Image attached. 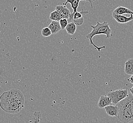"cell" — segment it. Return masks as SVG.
Masks as SVG:
<instances>
[{
  "label": "cell",
  "mask_w": 133,
  "mask_h": 123,
  "mask_svg": "<svg viewBox=\"0 0 133 123\" xmlns=\"http://www.w3.org/2000/svg\"><path fill=\"white\" fill-rule=\"evenodd\" d=\"M128 94V89H119L110 91L108 93V96L112 100V103L117 105L120 101L127 98Z\"/></svg>",
  "instance_id": "4"
},
{
  "label": "cell",
  "mask_w": 133,
  "mask_h": 123,
  "mask_svg": "<svg viewBox=\"0 0 133 123\" xmlns=\"http://www.w3.org/2000/svg\"><path fill=\"white\" fill-rule=\"evenodd\" d=\"M113 13L118 14V15H123L124 14H127L130 15H133V11L130 9L125 8L122 6H118V7L115 9L113 12Z\"/></svg>",
  "instance_id": "12"
},
{
  "label": "cell",
  "mask_w": 133,
  "mask_h": 123,
  "mask_svg": "<svg viewBox=\"0 0 133 123\" xmlns=\"http://www.w3.org/2000/svg\"><path fill=\"white\" fill-rule=\"evenodd\" d=\"M84 1L88 2L90 3L91 8H93V6L92 4V0H65L66 2L63 3V5L66 6L68 3H69L71 4V6L72 9L73 10V12L72 13L71 16L70 17L69 20L70 21H72L73 20V15L77 11V9L79 7V3L80 1Z\"/></svg>",
  "instance_id": "5"
},
{
  "label": "cell",
  "mask_w": 133,
  "mask_h": 123,
  "mask_svg": "<svg viewBox=\"0 0 133 123\" xmlns=\"http://www.w3.org/2000/svg\"><path fill=\"white\" fill-rule=\"evenodd\" d=\"M41 34L44 37H48L50 36L52 34V33L48 27H45L42 30Z\"/></svg>",
  "instance_id": "15"
},
{
  "label": "cell",
  "mask_w": 133,
  "mask_h": 123,
  "mask_svg": "<svg viewBox=\"0 0 133 123\" xmlns=\"http://www.w3.org/2000/svg\"><path fill=\"white\" fill-rule=\"evenodd\" d=\"M48 27L51 30L52 34H56L62 30L59 22L57 21H52Z\"/></svg>",
  "instance_id": "10"
},
{
  "label": "cell",
  "mask_w": 133,
  "mask_h": 123,
  "mask_svg": "<svg viewBox=\"0 0 133 123\" xmlns=\"http://www.w3.org/2000/svg\"><path fill=\"white\" fill-rule=\"evenodd\" d=\"M77 26L75 25L74 22H71L68 23L67 26L65 30H66L67 33L69 35H74L76 31Z\"/></svg>",
  "instance_id": "13"
},
{
  "label": "cell",
  "mask_w": 133,
  "mask_h": 123,
  "mask_svg": "<svg viewBox=\"0 0 133 123\" xmlns=\"http://www.w3.org/2000/svg\"><path fill=\"white\" fill-rule=\"evenodd\" d=\"M129 91H130V93L133 96V86L131 88H130Z\"/></svg>",
  "instance_id": "19"
},
{
  "label": "cell",
  "mask_w": 133,
  "mask_h": 123,
  "mask_svg": "<svg viewBox=\"0 0 133 123\" xmlns=\"http://www.w3.org/2000/svg\"><path fill=\"white\" fill-rule=\"evenodd\" d=\"M112 17L117 23L121 24L127 23L133 20V15H130L129 17H128L127 16H123L122 15H118L113 13Z\"/></svg>",
  "instance_id": "7"
},
{
  "label": "cell",
  "mask_w": 133,
  "mask_h": 123,
  "mask_svg": "<svg viewBox=\"0 0 133 123\" xmlns=\"http://www.w3.org/2000/svg\"><path fill=\"white\" fill-rule=\"evenodd\" d=\"M91 27L92 28V30L91 33L88 34L86 36V38L90 40V44L97 49L98 52L101 51V49L105 48L106 46H102L101 47H98L93 43V38L96 35H105L106 38H109L111 36L112 30L109 27V25L108 22H104L102 23L97 22V23L95 26L91 25Z\"/></svg>",
  "instance_id": "2"
},
{
  "label": "cell",
  "mask_w": 133,
  "mask_h": 123,
  "mask_svg": "<svg viewBox=\"0 0 133 123\" xmlns=\"http://www.w3.org/2000/svg\"><path fill=\"white\" fill-rule=\"evenodd\" d=\"M56 10L58 12L61 19H69L70 17L72 14L66 6L57 5L56 7Z\"/></svg>",
  "instance_id": "6"
},
{
  "label": "cell",
  "mask_w": 133,
  "mask_h": 123,
  "mask_svg": "<svg viewBox=\"0 0 133 123\" xmlns=\"http://www.w3.org/2000/svg\"><path fill=\"white\" fill-rule=\"evenodd\" d=\"M25 100L20 90L11 89L5 91L0 96V107L4 112L16 114L24 107Z\"/></svg>",
  "instance_id": "1"
},
{
  "label": "cell",
  "mask_w": 133,
  "mask_h": 123,
  "mask_svg": "<svg viewBox=\"0 0 133 123\" xmlns=\"http://www.w3.org/2000/svg\"><path fill=\"white\" fill-rule=\"evenodd\" d=\"M112 104V100L109 97L108 95H102L98 100V106L99 108H103Z\"/></svg>",
  "instance_id": "8"
},
{
  "label": "cell",
  "mask_w": 133,
  "mask_h": 123,
  "mask_svg": "<svg viewBox=\"0 0 133 123\" xmlns=\"http://www.w3.org/2000/svg\"><path fill=\"white\" fill-rule=\"evenodd\" d=\"M118 108L117 118L121 122L128 123L133 121V114L131 108L129 97L120 101L117 105Z\"/></svg>",
  "instance_id": "3"
},
{
  "label": "cell",
  "mask_w": 133,
  "mask_h": 123,
  "mask_svg": "<svg viewBox=\"0 0 133 123\" xmlns=\"http://www.w3.org/2000/svg\"><path fill=\"white\" fill-rule=\"evenodd\" d=\"M72 22L75 23L76 26H81L82 25H83L84 22V18L83 17L80 19H73Z\"/></svg>",
  "instance_id": "17"
},
{
  "label": "cell",
  "mask_w": 133,
  "mask_h": 123,
  "mask_svg": "<svg viewBox=\"0 0 133 123\" xmlns=\"http://www.w3.org/2000/svg\"><path fill=\"white\" fill-rule=\"evenodd\" d=\"M128 80L130 83H131L133 84V75L131 76L128 79Z\"/></svg>",
  "instance_id": "18"
},
{
  "label": "cell",
  "mask_w": 133,
  "mask_h": 123,
  "mask_svg": "<svg viewBox=\"0 0 133 123\" xmlns=\"http://www.w3.org/2000/svg\"><path fill=\"white\" fill-rule=\"evenodd\" d=\"M49 19L52 21L59 22V20L61 19V18L58 12L56 10H55L51 13L49 16Z\"/></svg>",
  "instance_id": "14"
},
{
  "label": "cell",
  "mask_w": 133,
  "mask_h": 123,
  "mask_svg": "<svg viewBox=\"0 0 133 123\" xmlns=\"http://www.w3.org/2000/svg\"><path fill=\"white\" fill-rule=\"evenodd\" d=\"M59 23L61 27L62 30L65 29L67 25L68 24V20L66 19H61L59 20Z\"/></svg>",
  "instance_id": "16"
},
{
  "label": "cell",
  "mask_w": 133,
  "mask_h": 123,
  "mask_svg": "<svg viewBox=\"0 0 133 123\" xmlns=\"http://www.w3.org/2000/svg\"><path fill=\"white\" fill-rule=\"evenodd\" d=\"M104 109L108 115L110 117H117L118 113V108L117 105L114 106L110 105L104 107Z\"/></svg>",
  "instance_id": "9"
},
{
  "label": "cell",
  "mask_w": 133,
  "mask_h": 123,
  "mask_svg": "<svg viewBox=\"0 0 133 123\" xmlns=\"http://www.w3.org/2000/svg\"><path fill=\"white\" fill-rule=\"evenodd\" d=\"M125 72L128 75H133V58H130L125 62Z\"/></svg>",
  "instance_id": "11"
}]
</instances>
